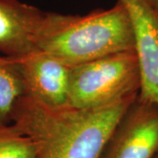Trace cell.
Masks as SVG:
<instances>
[{"instance_id": "6da1fadb", "label": "cell", "mask_w": 158, "mask_h": 158, "mask_svg": "<svg viewBox=\"0 0 158 158\" xmlns=\"http://www.w3.org/2000/svg\"><path fill=\"white\" fill-rule=\"evenodd\" d=\"M138 97V96H137ZM137 97L96 110L52 107L24 95L11 123L35 144L34 158H100L113 130Z\"/></svg>"}, {"instance_id": "7a4b0ae2", "label": "cell", "mask_w": 158, "mask_h": 158, "mask_svg": "<svg viewBox=\"0 0 158 158\" xmlns=\"http://www.w3.org/2000/svg\"><path fill=\"white\" fill-rule=\"evenodd\" d=\"M36 47L74 66L135 50L134 31L128 12L119 1L112 8L98 9L85 15L47 11Z\"/></svg>"}, {"instance_id": "3957f363", "label": "cell", "mask_w": 158, "mask_h": 158, "mask_svg": "<svg viewBox=\"0 0 158 158\" xmlns=\"http://www.w3.org/2000/svg\"><path fill=\"white\" fill-rule=\"evenodd\" d=\"M141 75L135 50L70 66L69 105L84 110L111 106L139 95Z\"/></svg>"}, {"instance_id": "277c9868", "label": "cell", "mask_w": 158, "mask_h": 158, "mask_svg": "<svg viewBox=\"0 0 158 158\" xmlns=\"http://www.w3.org/2000/svg\"><path fill=\"white\" fill-rule=\"evenodd\" d=\"M158 106L139 97L123 114L100 158H156Z\"/></svg>"}, {"instance_id": "5b68a950", "label": "cell", "mask_w": 158, "mask_h": 158, "mask_svg": "<svg viewBox=\"0 0 158 158\" xmlns=\"http://www.w3.org/2000/svg\"><path fill=\"white\" fill-rule=\"evenodd\" d=\"M128 12L135 39L141 89L138 97L158 106V14L145 0H118Z\"/></svg>"}, {"instance_id": "8992f818", "label": "cell", "mask_w": 158, "mask_h": 158, "mask_svg": "<svg viewBox=\"0 0 158 158\" xmlns=\"http://www.w3.org/2000/svg\"><path fill=\"white\" fill-rule=\"evenodd\" d=\"M14 59L21 73L25 95L52 107L68 106L69 65L39 48Z\"/></svg>"}, {"instance_id": "52a82bcc", "label": "cell", "mask_w": 158, "mask_h": 158, "mask_svg": "<svg viewBox=\"0 0 158 158\" xmlns=\"http://www.w3.org/2000/svg\"><path fill=\"white\" fill-rule=\"evenodd\" d=\"M46 13L19 0H0V53L17 58L37 49Z\"/></svg>"}, {"instance_id": "ba28073f", "label": "cell", "mask_w": 158, "mask_h": 158, "mask_svg": "<svg viewBox=\"0 0 158 158\" xmlns=\"http://www.w3.org/2000/svg\"><path fill=\"white\" fill-rule=\"evenodd\" d=\"M24 95L22 77L16 60L0 56V126L11 123L14 106Z\"/></svg>"}, {"instance_id": "9c48e42d", "label": "cell", "mask_w": 158, "mask_h": 158, "mask_svg": "<svg viewBox=\"0 0 158 158\" xmlns=\"http://www.w3.org/2000/svg\"><path fill=\"white\" fill-rule=\"evenodd\" d=\"M33 140L13 123L0 126V158H34Z\"/></svg>"}, {"instance_id": "30bf717a", "label": "cell", "mask_w": 158, "mask_h": 158, "mask_svg": "<svg viewBox=\"0 0 158 158\" xmlns=\"http://www.w3.org/2000/svg\"><path fill=\"white\" fill-rule=\"evenodd\" d=\"M154 10L158 11V0H145Z\"/></svg>"}, {"instance_id": "8fae6325", "label": "cell", "mask_w": 158, "mask_h": 158, "mask_svg": "<svg viewBox=\"0 0 158 158\" xmlns=\"http://www.w3.org/2000/svg\"><path fill=\"white\" fill-rule=\"evenodd\" d=\"M156 158H158V156H156Z\"/></svg>"}]
</instances>
